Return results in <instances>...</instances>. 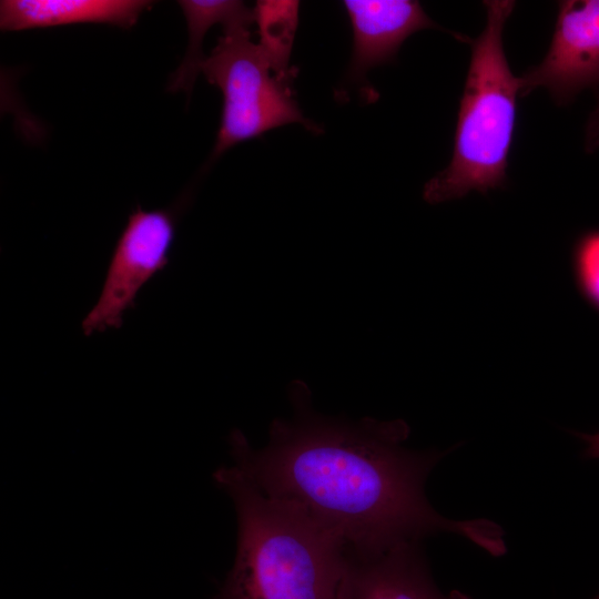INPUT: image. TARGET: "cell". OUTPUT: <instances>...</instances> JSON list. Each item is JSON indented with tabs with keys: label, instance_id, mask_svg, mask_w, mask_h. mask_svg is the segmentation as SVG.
Listing matches in <instances>:
<instances>
[{
	"label": "cell",
	"instance_id": "cell-1",
	"mask_svg": "<svg viewBox=\"0 0 599 599\" xmlns=\"http://www.w3.org/2000/svg\"><path fill=\"white\" fill-rule=\"evenodd\" d=\"M288 399L292 417L271 423L263 448L238 429L229 436L234 466L266 496L298 508L358 554L438 532L463 536L495 557L507 551L496 522L450 520L432 507L425 483L447 451L407 448L406 422L323 415L303 380L291 383Z\"/></svg>",
	"mask_w": 599,
	"mask_h": 599
},
{
	"label": "cell",
	"instance_id": "cell-2",
	"mask_svg": "<svg viewBox=\"0 0 599 599\" xmlns=\"http://www.w3.org/2000/svg\"><path fill=\"white\" fill-rule=\"evenodd\" d=\"M214 480L237 517L234 564L214 599H338L346 548L335 537L234 465Z\"/></svg>",
	"mask_w": 599,
	"mask_h": 599
},
{
	"label": "cell",
	"instance_id": "cell-3",
	"mask_svg": "<svg viewBox=\"0 0 599 599\" xmlns=\"http://www.w3.org/2000/svg\"><path fill=\"white\" fill-rule=\"evenodd\" d=\"M486 24L470 41L471 57L459 102L449 164L426 182L429 204L457 200L471 191L504 186L516 123L519 78L509 68L502 32L515 9L511 0L484 1Z\"/></svg>",
	"mask_w": 599,
	"mask_h": 599
},
{
	"label": "cell",
	"instance_id": "cell-4",
	"mask_svg": "<svg viewBox=\"0 0 599 599\" xmlns=\"http://www.w3.org/2000/svg\"><path fill=\"white\" fill-rule=\"evenodd\" d=\"M251 26L241 21L222 27L223 34L201 65L206 80L223 95L212 159L285 124L300 123L314 133L321 130L303 115L294 98L297 70L281 64L260 41H252Z\"/></svg>",
	"mask_w": 599,
	"mask_h": 599
},
{
	"label": "cell",
	"instance_id": "cell-5",
	"mask_svg": "<svg viewBox=\"0 0 599 599\" xmlns=\"http://www.w3.org/2000/svg\"><path fill=\"white\" fill-rule=\"evenodd\" d=\"M181 207L143 210L129 215L111 255L100 295L82 322L85 336L119 328L141 288L169 264Z\"/></svg>",
	"mask_w": 599,
	"mask_h": 599
},
{
	"label": "cell",
	"instance_id": "cell-6",
	"mask_svg": "<svg viewBox=\"0 0 599 599\" xmlns=\"http://www.w3.org/2000/svg\"><path fill=\"white\" fill-rule=\"evenodd\" d=\"M519 82L520 95L545 88L558 104L599 85V0L559 2L548 51Z\"/></svg>",
	"mask_w": 599,
	"mask_h": 599
},
{
	"label": "cell",
	"instance_id": "cell-7",
	"mask_svg": "<svg viewBox=\"0 0 599 599\" xmlns=\"http://www.w3.org/2000/svg\"><path fill=\"white\" fill-rule=\"evenodd\" d=\"M338 599H473L435 583L419 541L358 554L346 550Z\"/></svg>",
	"mask_w": 599,
	"mask_h": 599
},
{
	"label": "cell",
	"instance_id": "cell-8",
	"mask_svg": "<svg viewBox=\"0 0 599 599\" xmlns=\"http://www.w3.org/2000/svg\"><path fill=\"white\" fill-rule=\"evenodd\" d=\"M353 30L349 81L361 82L375 67L393 61L403 42L424 29H440L413 0H345Z\"/></svg>",
	"mask_w": 599,
	"mask_h": 599
},
{
	"label": "cell",
	"instance_id": "cell-9",
	"mask_svg": "<svg viewBox=\"0 0 599 599\" xmlns=\"http://www.w3.org/2000/svg\"><path fill=\"white\" fill-rule=\"evenodd\" d=\"M146 0H2L0 28L20 31L77 23L129 29L152 7Z\"/></svg>",
	"mask_w": 599,
	"mask_h": 599
},
{
	"label": "cell",
	"instance_id": "cell-10",
	"mask_svg": "<svg viewBox=\"0 0 599 599\" xmlns=\"http://www.w3.org/2000/svg\"><path fill=\"white\" fill-rule=\"evenodd\" d=\"M177 3L186 20L189 44L167 89L190 94L205 59L202 42L209 29L217 23L222 27L241 21L255 23V14L253 8L237 0H182Z\"/></svg>",
	"mask_w": 599,
	"mask_h": 599
},
{
	"label": "cell",
	"instance_id": "cell-11",
	"mask_svg": "<svg viewBox=\"0 0 599 599\" xmlns=\"http://www.w3.org/2000/svg\"><path fill=\"white\" fill-rule=\"evenodd\" d=\"M297 1H257L254 9L260 42L283 65L291 67V51L298 23Z\"/></svg>",
	"mask_w": 599,
	"mask_h": 599
},
{
	"label": "cell",
	"instance_id": "cell-12",
	"mask_svg": "<svg viewBox=\"0 0 599 599\" xmlns=\"http://www.w3.org/2000/svg\"><path fill=\"white\" fill-rule=\"evenodd\" d=\"M573 271L583 297L599 309V230L578 240L573 251Z\"/></svg>",
	"mask_w": 599,
	"mask_h": 599
},
{
	"label": "cell",
	"instance_id": "cell-13",
	"mask_svg": "<svg viewBox=\"0 0 599 599\" xmlns=\"http://www.w3.org/2000/svg\"><path fill=\"white\" fill-rule=\"evenodd\" d=\"M586 146L591 151L599 146V103L591 113L587 124Z\"/></svg>",
	"mask_w": 599,
	"mask_h": 599
},
{
	"label": "cell",
	"instance_id": "cell-14",
	"mask_svg": "<svg viewBox=\"0 0 599 599\" xmlns=\"http://www.w3.org/2000/svg\"><path fill=\"white\" fill-rule=\"evenodd\" d=\"M578 436L587 444L585 455L589 458H599V433L578 434Z\"/></svg>",
	"mask_w": 599,
	"mask_h": 599
},
{
	"label": "cell",
	"instance_id": "cell-15",
	"mask_svg": "<svg viewBox=\"0 0 599 599\" xmlns=\"http://www.w3.org/2000/svg\"><path fill=\"white\" fill-rule=\"evenodd\" d=\"M595 599H599V595Z\"/></svg>",
	"mask_w": 599,
	"mask_h": 599
}]
</instances>
